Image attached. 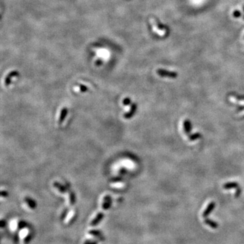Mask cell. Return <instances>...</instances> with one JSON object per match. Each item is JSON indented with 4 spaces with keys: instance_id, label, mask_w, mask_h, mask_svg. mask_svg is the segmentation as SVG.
<instances>
[{
    "instance_id": "1",
    "label": "cell",
    "mask_w": 244,
    "mask_h": 244,
    "mask_svg": "<svg viewBox=\"0 0 244 244\" xmlns=\"http://www.w3.org/2000/svg\"><path fill=\"white\" fill-rule=\"evenodd\" d=\"M30 235L29 229L28 228H24V229H21L19 232V238L21 243L24 244L27 242L29 236Z\"/></svg>"
},
{
    "instance_id": "2",
    "label": "cell",
    "mask_w": 244,
    "mask_h": 244,
    "mask_svg": "<svg viewBox=\"0 0 244 244\" xmlns=\"http://www.w3.org/2000/svg\"><path fill=\"white\" fill-rule=\"evenodd\" d=\"M151 23H153V27H155V29H157L158 32H161V35H164V33L167 32L168 29L166 28V27L161 25L160 23H158V21H157L156 19H151Z\"/></svg>"
},
{
    "instance_id": "3",
    "label": "cell",
    "mask_w": 244,
    "mask_h": 244,
    "mask_svg": "<svg viewBox=\"0 0 244 244\" xmlns=\"http://www.w3.org/2000/svg\"><path fill=\"white\" fill-rule=\"evenodd\" d=\"M157 73L162 77H176L177 76V73L175 72L168 71V70L164 69H158L157 70Z\"/></svg>"
},
{
    "instance_id": "4",
    "label": "cell",
    "mask_w": 244,
    "mask_h": 244,
    "mask_svg": "<svg viewBox=\"0 0 244 244\" xmlns=\"http://www.w3.org/2000/svg\"><path fill=\"white\" fill-rule=\"evenodd\" d=\"M19 73L17 70H14V71L10 72V73L8 74V75L6 76V77L5 78L4 80V85L5 86H8L11 83V79L13 78L14 77H16V76H19Z\"/></svg>"
},
{
    "instance_id": "5",
    "label": "cell",
    "mask_w": 244,
    "mask_h": 244,
    "mask_svg": "<svg viewBox=\"0 0 244 244\" xmlns=\"http://www.w3.org/2000/svg\"><path fill=\"white\" fill-rule=\"evenodd\" d=\"M111 197L109 195H106L105 197H104L102 200V208L104 210H106V209H109V207H111Z\"/></svg>"
},
{
    "instance_id": "6",
    "label": "cell",
    "mask_w": 244,
    "mask_h": 244,
    "mask_svg": "<svg viewBox=\"0 0 244 244\" xmlns=\"http://www.w3.org/2000/svg\"><path fill=\"white\" fill-rule=\"evenodd\" d=\"M136 108H137L136 104V103H132V104H131V106H130V111L124 114V118L130 119L131 118V117H132L134 114L135 113L136 111Z\"/></svg>"
},
{
    "instance_id": "7",
    "label": "cell",
    "mask_w": 244,
    "mask_h": 244,
    "mask_svg": "<svg viewBox=\"0 0 244 244\" xmlns=\"http://www.w3.org/2000/svg\"><path fill=\"white\" fill-rule=\"evenodd\" d=\"M67 114H68V108L66 107H63L61 111V114H60L59 121H58V124L59 125L62 124V123L64 122L65 118H66Z\"/></svg>"
},
{
    "instance_id": "8",
    "label": "cell",
    "mask_w": 244,
    "mask_h": 244,
    "mask_svg": "<svg viewBox=\"0 0 244 244\" xmlns=\"http://www.w3.org/2000/svg\"><path fill=\"white\" fill-rule=\"evenodd\" d=\"M75 215H76V213H75V211H71L70 212L68 213V215L66 217V218H65L64 220V224H66V225H68V224L70 223V222L73 221V220L74 219V218H75Z\"/></svg>"
},
{
    "instance_id": "9",
    "label": "cell",
    "mask_w": 244,
    "mask_h": 244,
    "mask_svg": "<svg viewBox=\"0 0 244 244\" xmlns=\"http://www.w3.org/2000/svg\"><path fill=\"white\" fill-rule=\"evenodd\" d=\"M102 217H103V214L102 213H98V214H96V215L92 218L91 221H90V225L92 226L96 225V224H98L99 222H100V220L102 219Z\"/></svg>"
},
{
    "instance_id": "10",
    "label": "cell",
    "mask_w": 244,
    "mask_h": 244,
    "mask_svg": "<svg viewBox=\"0 0 244 244\" xmlns=\"http://www.w3.org/2000/svg\"><path fill=\"white\" fill-rule=\"evenodd\" d=\"M25 203H27V205H28L29 207L31 209H34L36 207V203L35 202V201L29 197H25Z\"/></svg>"
},
{
    "instance_id": "11",
    "label": "cell",
    "mask_w": 244,
    "mask_h": 244,
    "mask_svg": "<svg viewBox=\"0 0 244 244\" xmlns=\"http://www.w3.org/2000/svg\"><path fill=\"white\" fill-rule=\"evenodd\" d=\"M53 186L55 188H57V189H58V191H59L60 193H65L66 192V188H65L63 185H62V184H60L59 182H54Z\"/></svg>"
},
{
    "instance_id": "12",
    "label": "cell",
    "mask_w": 244,
    "mask_h": 244,
    "mask_svg": "<svg viewBox=\"0 0 244 244\" xmlns=\"http://www.w3.org/2000/svg\"><path fill=\"white\" fill-rule=\"evenodd\" d=\"M19 224L20 222L17 219H14L10 222V230L12 231H15L18 229V228L19 227Z\"/></svg>"
},
{
    "instance_id": "13",
    "label": "cell",
    "mask_w": 244,
    "mask_h": 244,
    "mask_svg": "<svg viewBox=\"0 0 244 244\" xmlns=\"http://www.w3.org/2000/svg\"><path fill=\"white\" fill-rule=\"evenodd\" d=\"M229 100H230L231 102L237 103V104H244V99H243V100H237V99L235 98V97L230 96Z\"/></svg>"
},
{
    "instance_id": "14",
    "label": "cell",
    "mask_w": 244,
    "mask_h": 244,
    "mask_svg": "<svg viewBox=\"0 0 244 244\" xmlns=\"http://www.w3.org/2000/svg\"><path fill=\"white\" fill-rule=\"evenodd\" d=\"M68 197H69V203L70 205H73L75 201V194H74V193L70 192L69 195H68Z\"/></svg>"
},
{
    "instance_id": "15",
    "label": "cell",
    "mask_w": 244,
    "mask_h": 244,
    "mask_svg": "<svg viewBox=\"0 0 244 244\" xmlns=\"http://www.w3.org/2000/svg\"><path fill=\"white\" fill-rule=\"evenodd\" d=\"M131 102H132L131 99L129 98H128V97L125 98L124 100H123V102H122L123 104H124V105H125V106L130 105V104H131Z\"/></svg>"
},
{
    "instance_id": "16",
    "label": "cell",
    "mask_w": 244,
    "mask_h": 244,
    "mask_svg": "<svg viewBox=\"0 0 244 244\" xmlns=\"http://www.w3.org/2000/svg\"><path fill=\"white\" fill-rule=\"evenodd\" d=\"M184 129H185L186 132H189L190 130H191V125H190L189 122H185L184 123Z\"/></svg>"
},
{
    "instance_id": "17",
    "label": "cell",
    "mask_w": 244,
    "mask_h": 244,
    "mask_svg": "<svg viewBox=\"0 0 244 244\" xmlns=\"http://www.w3.org/2000/svg\"><path fill=\"white\" fill-rule=\"evenodd\" d=\"M79 89H80V90L82 92H86L87 91H88V88H87L86 86H84V85L79 84Z\"/></svg>"
},
{
    "instance_id": "18",
    "label": "cell",
    "mask_w": 244,
    "mask_h": 244,
    "mask_svg": "<svg viewBox=\"0 0 244 244\" xmlns=\"http://www.w3.org/2000/svg\"><path fill=\"white\" fill-rule=\"evenodd\" d=\"M237 186L236 184L235 183H231V184H227L226 185H225V188H227V189H229V188H231V187H235Z\"/></svg>"
},
{
    "instance_id": "19",
    "label": "cell",
    "mask_w": 244,
    "mask_h": 244,
    "mask_svg": "<svg viewBox=\"0 0 244 244\" xmlns=\"http://www.w3.org/2000/svg\"><path fill=\"white\" fill-rule=\"evenodd\" d=\"M233 15L234 16V17L237 18V17H239V16H241V13H240V12H239L238 10H235L234 12H233Z\"/></svg>"
},
{
    "instance_id": "20",
    "label": "cell",
    "mask_w": 244,
    "mask_h": 244,
    "mask_svg": "<svg viewBox=\"0 0 244 244\" xmlns=\"http://www.w3.org/2000/svg\"><path fill=\"white\" fill-rule=\"evenodd\" d=\"M199 136H199V134H193V136L191 137V140H195V139H197V138H199Z\"/></svg>"
},
{
    "instance_id": "21",
    "label": "cell",
    "mask_w": 244,
    "mask_h": 244,
    "mask_svg": "<svg viewBox=\"0 0 244 244\" xmlns=\"http://www.w3.org/2000/svg\"><path fill=\"white\" fill-rule=\"evenodd\" d=\"M1 196L2 197H7L8 196V193H7L6 191H1Z\"/></svg>"
},
{
    "instance_id": "22",
    "label": "cell",
    "mask_w": 244,
    "mask_h": 244,
    "mask_svg": "<svg viewBox=\"0 0 244 244\" xmlns=\"http://www.w3.org/2000/svg\"><path fill=\"white\" fill-rule=\"evenodd\" d=\"M84 244H95L94 242H86V243H85Z\"/></svg>"
},
{
    "instance_id": "23",
    "label": "cell",
    "mask_w": 244,
    "mask_h": 244,
    "mask_svg": "<svg viewBox=\"0 0 244 244\" xmlns=\"http://www.w3.org/2000/svg\"><path fill=\"white\" fill-rule=\"evenodd\" d=\"M243 10H244V6H243Z\"/></svg>"
}]
</instances>
